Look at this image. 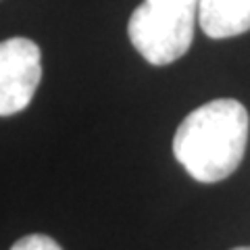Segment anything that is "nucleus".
I'll use <instances>...</instances> for the list:
<instances>
[{"instance_id":"nucleus-1","label":"nucleus","mask_w":250,"mask_h":250,"mask_svg":"<svg viewBox=\"0 0 250 250\" xmlns=\"http://www.w3.org/2000/svg\"><path fill=\"white\" fill-rule=\"evenodd\" d=\"M248 111L236 98L194 108L173 136V154L200 184H217L240 167L248 142Z\"/></svg>"},{"instance_id":"nucleus-2","label":"nucleus","mask_w":250,"mask_h":250,"mask_svg":"<svg viewBox=\"0 0 250 250\" xmlns=\"http://www.w3.org/2000/svg\"><path fill=\"white\" fill-rule=\"evenodd\" d=\"M198 2L200 0H144L129 17V42L156 67L182 59L194 40Z\"/></svg>"},{"instance_id":"nucleus-3","label":"nucleus","mask_w":250,"mask_h":250,"mask_svg":"<svg viewBox=\"0 0 250 250\" xmlns=\"http://www.w3.org/2000/svg\"><path fill=\"white\" fill-rule=\"evenodd\" d=\"M42 80V52L27 38L0 42V117L23 111Z\"/></svg>"},{"instance_id":"nucleus-4","label":"nucleus","mask_w":250,"mask_h":250,"mask_svg":"<svg viewBox=\"0 0 250 250\" xmlns=\"http://www.w3.org/2000/svg\"><path fill=\"white\" fill-rule=\"evenodd\" d=\"M198 23L213 38H233L250 31V0H200Z\"/></svg>"},{"instance_id":"nucleus-5","label":"nucleus","mask_w":250,"mask_h":250,"mask_svg":"<svg viewBox=\"0 0 250 250\" xmlns=\"http://www.w3.org/2000/svg\"><path fill=\"white\" fill-rule=\"evenodd\" d=\"M11 250H62V248L50 236H44V233H29V236L21 238L19 242H15Z\"/></svg>"},{"instance_id":"nucleus-6","label":"nucleus","mask_w":250,"mask_h":250,"mask_svg":"<svg viewBox=\"0 0 250 250\" xmlns=\"http://www.w3.org/2000/svg\"><path fill=\"white\" fill-rule=\"evenodd\" d=\"M231 250H250V246H238V248H231Z\"/></svg>"}]
</instances>
